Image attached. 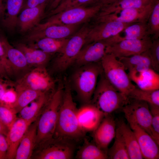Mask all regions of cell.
Listing matches in <instances>:
<instances>
[{
	"label": "cell",
	"mask_w": 159,
	"mask_h": 159,
	"mask_svg": "<svg viewBox=\"0 0 159 159\" xmlns=\"http://www.w3.org/2000/svg\"><path fill=\"white\" fill-rule=\"evenodd\" d=\"M156 2L144 8L123 9L103 15L96 16L93 19L94 23L108 21L125 23L147 22Z\"/></svg>",
	"instance_id": "30bf717a"
},
{
	"label": "cell",
	"mask_w": 159,
	"mask_h": 159,
	"mask_svg": "<svg viewBox=\"0 0 159 159\" xmlns=\"http://www.w3.org/2000/svg\"><path fill=\"white\" fill-rule=\"evenodd\" d=\"M51 95L49 96L47 93L42 94L31 102L29 106L27 105L21 110L19 112L20 117L32 122L34 121L43 110Z\"/></svg>",
	"instance_id": "f546056e"
},
{
	"label": "cell",
	"mask_w": 159,
	"mask_h": 159,
	"mask_svg": "<svg viewBox=\"0 0 159 159\" xmlns=\"http://www.w3.org/2000/svg\"><path fill=\"white\" fill-rule=\"evenodd\" d=\"M43 146L37 159H71L73 158L75 144L71 142L53 138Z\"/></svg>",
	"instance_id": "7c38bea8"
},
{
	"label": "cell",
	"mask_w": 159,
	"mask_h": 159,
	"mask_svg": "<svg viewBox=\"0 0 159 159\" xmlns=\"http://www.w3.org/2000/svg\"><path fill=\"white\" fill-rule=\"evenodd\" d=\"M24 0H6L4 5V13L2 24L6 28L13 30L17 26L18 15L23 4Z\"/></svg>",
	"instance_id": "f1b7e54d"
},
{
	"label": "cell",
	"mask_w": 159,
	"mask_h": 159,
	"mask_svg": "<svg viewBox=\"0 0 159 159\" xmlns=\"http://www.w3.org/2000/svg\"><path fill=\"white\" fill-rule=\"evenodd\" d=\"M8 147L6 136L0 134V159H6Z\"/></svg>",
	"instance_id": "7bdbcfd3"
},
{
	"label": "cell",
	"mask_w": 159,
	"mask_h": 159,
	"mask_svg": "<svg viewBox=\"0 0 159 159\" xmlns=\"http://www.w3.org/2000/svg\"><path fill=\"white\" fill-rule=\"evenodd\" d=\"M6 56L13 72L25 69L28 65L22 52L12 46L5 37H0Z\"/></svg>",
	"instance_id": "4316f807"
},
{
	"label": "cell",
	"mask_w": 159,
	"mask_h": 159,
	"mask_svg": "<svg viewBox=\"0 0 159 159\" xmlns=\"http://www.w3.org/2000/svg\"><path fill=\"white\" fill-rule=\"evenodd\" d=\"M115 140L112 147L108 149V158L130 159L125 144L117 130L116 129Z\"/></svg>",
	"instance_id": "e575fe53"
},
{
	"label": "cell",
	"mask_w": 159,
	"mask_h": 159,
	"mask_svg": "<svg viewBox=\"0 0 159 159\" xmlns=\"http://www.w3.org/2000/svg\"><path fill=\"white\" fill-rule=\"evenodd\" d=\"M116 129L124 141L130 159H143L135 135L130 126L122 120L118 122Z\"/></svg>",
	"instance_id": "603a6c76"
},
{
	"label": "cell",
	"mask_w": 159,
	"mask_h": 159,
	"mask_svg": "<svg viewBox=\"0 0 159 159\" xmlns=\"http://www.w3.org/2000/svg\"><path fill=\"white\" fill-rule=\"evenodd\" d=\"M77 68L72 77L75 90L82 102L84 104H90L98 77L103 71L100 62Z\"/></svg>",
	"instance_id": "277c9868"
},
{
	"label": "cell",
	"mask_w": 159,
	"mask_h": 159,
	"mask_svg": "<svg viewBox=\"0 0 159 159\" xmlns=\"http://www.w3.org/2000/svg\"><path fill=\"white\" fill-rule=\"evenodd\" d=\"M116 123L111 114L106 115L93 132L95 143L107 153L108 147L115 137Z\"/></svg>",
	"instance_id": "e0dca14e"
},
{
	"label": "cell",
	"mask_w": 159,
	"mask_h": 159,
	"mask_svg": "<svg viewBox=\"0 0 159 159\" xmlns=\"http://www.w3.org/2000/svg\"><path fill=\"white\" fill-rule=\"evenodd\" d=\"M148 49L140 54L117 59L122 64L126 70H127L129 72L153 69Z\"/></svg>",
	"instance_id": "d4e9b609"
},
{
	"label": "cell",
	"mask_w": 159,
	"mask_h": 159,
	"mask_svg": "<svg viewBox=\"0 0 159 159\" xmlns=\"http://www.w3.org/2000/svg\"><path fill=\"white\" fill-rule=\"evenodd\" d=\"M10 84L0 77V100Z\"/></svg>",
	"instance_id": "f6af8a7d"
},
{
	"label": "cell",
	"mask_w": 159,
	"mask_h": 159,
	"mask_svg": "<svg viewBox=\"0 0 159 159\" xmlns=\"http://www.w3.org/2000/svg\"><path fill=\"white\" fill-rule=\"evenodd\" d=\"M150 37L147 22H138L129 25L116 35L104 41L107 46L124 40L142 39Z\"/></svg>",
	"instance_id": "d6986e66"
},
{
	"label": "cell",
	"mask_w": 159,
	"mask_h": 159,
	"mask_svg": "<svg viewBox=\"0 0 159 159\" xmlns=\"http://www.w3.org/2000/svg\"><path fill=\"white\" fill-rule=\"evenodd\" d=\"M62 0H52L50 2V8L52 10L55 8Z\"/></svg>",
	"instance_id": "7dc6e473"
},
{
	"label": "cell",
	"mask_w": 159,
	"mask_h": 159,
	"mask_svg": "<svg viewBox=\"0 0 159 159\" xmlns=\"http://www.w3.org/2000/svg\"><path fill=\"white\" fill-rule=\"evenodd\" d=\"M9 130L8 127L0 119V134L6 136Z\"/></svg>",
	"instance_id": "bcb514c9"
},
{
	"label": "cell",
	"mask_w": 159,
	"mask_h": 159,
	"mask_svg": "<svg viewBox=\"0 0 159 159\" xmlns=\"http://www.w3.org/2000/svg\"><path fill=\"white\" fill-rule=\"evenodd\" d=\"M4 5V0H0V15L3 13Z\"/></svg>",
	"instance_id": "f907efd6"
},
{
	"label": "cell",
	"mask_w": 159,
	"mask_h": 159,
	"mask_svg": "<svg viewBox=\"0 0 159 159\" xmlns=\"http://www.w3.org/2000/svg\"><path fill=\"white\" fill-rule=\"evenodd\" d=\"M149 106L152 115L151 126L154 139L159 145V106Z\"/></svg>",
	"instance_id": "ab89813d"
},
{
	"label": "cell",
	"mask_w": 159,
	"mask_h": 159,
	"mask_svg": "<svg viewBox=\"0 0 159 159\" xmlns=\"http://www.w3.org/2000/svg\"><path fill=\"white\" fill-rule=\"evenodd\" d=\"M102 5L97 4L86 7L80 6L68 9L50 16L45 23L39 24L32 30L36 31L52 25H78L93 19Z\"/></svg>",
	"instance_id": "5b68a950"
},
{
	"label": "cell",
	"mask_w": 159,
	"mask_h": 159,
	"mask_svg": "<svg viewBox=\"0 0 159 159\" xmlns=\"http://www.w3.org/2000/svg\"><path fill=\"white\" fill-rule=\"evenodd\" d=\"M148 27L152 39L159 37V0H157L149 16Z\"/></svg>",
	"instance_id": "d590c367"
},
{
	"label": "cell",
	"mask_w": 159,
	"mask_h": 159,
	"mask_svg": "<svg viewBox=\"0 0 159 159\" xmlns=\"http://www.w3.org/2000/svg\"><path fill=\"white\" fill-rule=\"evenodd\" d=\"M100 63L107 80L118 91L128 97L135 87L121 62L114 55L106 53Z\"/></svg>",
	"instance_id": "8992f818"
},
{
	"label": "cell",
	"mask_w": 159,
	"mask_h": 159,
	"mask_svg": "<svg viewBox=\"0 0 159 159\" xmlns=\"http://www.w3.org/2000/svg\"><path fill=\"white\" fill-rule=\"evenodd\" d=\"M128 97L145 102L149 105L159 106V89L145 90L136 86L129 94Z\"/></svg>",
	"instance_id": "1f68e13d"
},
{
	"label": "cell",
	"mask_w": 159,
	"mask_h": 159,
	"mask_svg": "<svg viewBox=\"0 0 159 159\" xmlns=\"http://www.w3.org/2000/svg\"><path fill=\"white\" fill-rule=\"evenodd\" d=\"M64 86L61 84L52 94L38 119L36 143L42 145L52 139L54 135Z\"/></svg>",
	"instance_id": "7a4b0ae2"
},
{
	"label": "cell",
	"mask_w": 159,
	"mask_h": 159,
	"mask_svg": "<svg viewBox=\"0 0 159 159\" xmlns=\"http://www.w3.org/2000/svg\"><path fill=\"white\" fill-rule=\"evenodd\" d=\"M17 113L13 108L0 104V119L9 130L17 118Z\"/></svg>",
	"instance_id": "74e56055"
},
{
	"label": "cell",
	"mask_w": 159,
	"mask_h": 159,
	"mask_svg": "<svg viewBox=\"0 0 159 159\" xmlns=\"http://www.w3.org/2000/svg\"><path fill=\"white\" fill-rule=\"evenodd\" d=\"M152 42L151 37L142 39L123 40L107 46L106 53L112 54L117 58L130 56L148 50Z\"/></svg>",
	"instance_id": "8fae6325"
},
{
	"label": "cell",
	"mask_w": 159,
	"mask_h": 159,
	"mask_svg": "<svg viewBox=\"0 0 159 159\" xmlns=\"http://www.w3.org/2000/svg\"><path fill=\"white\" fill-rule=\"evenodd\" d=\"M47 3L22 10L18 16L17 22V26L21 32L30 31L39 24L44 14Z\"/></svg>",
	"instance_id": "44dd1931"
},
{
	"label": "cell",
	"mask_w": 159,
	"mask_h": 159,
	"mask_svg": "<svg viewBox=\"0 0 159 159\" xmlns=\"http://www.w3.org/2000/svg\"><path fill=\"white\" fill-rule=\"evenodd\" d=\"M153 69L159 71V38L152 39V44L148 49Z\"/></svg>",
	"instance_id": "f35d334b"
},
{
	"label": "cell",
	"mask_w": 159,
	"mask_h": 159,
	"mask_svg": "<svg viewBox=\"0 0 159 159\" xmlns=\"http://www.w3.org/2000/svg\"><path fill=\"white\" fill-rule=\"evenodd\" d=\"M49 0H26L23 4L21 10L37 6L45 3H47Z\"/></svg>",
	"instance_id": "ee69618b"
},
{
	"label": "cell",
	"mask_w": 159,
	"mask_h": 159,
	"mask_svg": "<svg viewBox=\"0 0 159 159\" xmlns=\"http://www.w3.org/2000/svg\"><path fill=\"white\" fill-rule=\"evenodd\" d=\"M54 82L44 66H38L18 80L15 84L16 91L25 89L47 93L54 88Z\"/></svg>",
	"instance_id": "9c48e42d"
},
{
	"label": "cell",
	"mask_w": 159,
	"mask_h": 159,
	"mask_svg": "<svg viewBox=\"0 0 159 159\" xmlns=\"http://www.w3.org/2000/svg\"><path fill=\"white\" fill-rule=\"evenodd\" d=\"M100 77L90 104L97 107L105 115L111 114L121 109L128 103L129 99L109 82L103 71Z\"/></svg>",
	"instance_id": "3957f363"
},
{
	"label": "cell",
	"mask_w": 159,
	"mask_h": 159,
	"mask_svg": "<svg viewBox=\"0 0 159 159\" xmlns=\"http://www.w3.org/2000/svg\"><path fill=\"white\" fill-rule=\"evenodd\" d=\"M52 1V0H49V1H50V2Z\"/></svg>",
	"instance_id": "f5cc1de1"
},
{
	"label": "cell",
	"mask_w": 159,
	"mask_h": 159,
	"mask_svg": "<svg viewBox=\"0 0 159 159\" xmlns=\"http://www.w3.org/2000/svg\"><path fill=\"white\" fill-rule=\"evenodd\" d=\"M84 142L77 152L75 158L78 159H106L108 158L107 153L95 143L85 138Z\"/></svg>",
	"instance_id": "4dcf8cb0"
},
{
	"label": "cell",
	"mask_w": 159,
	"mask_h": 159,
	"mask_svg": "<svg viewBox=\"0 0 159 159\" xmlns=\"http://www.w3.org/2000/svg\"><path fill=\"white\" fill-rule=\"evenodd\" d=\"M16 47L23 53L28 65L44 66L50 58L51 54L24 44H17Z\"/></svg>",
	"instance_id": "83f0119b"
},
{
	"label": "cell",
	"mask_w": 159,
	"mask_h": 159,
	"mask_svg": "<svg viewBox=\"0 0 159 159\" xmlns=\"http://www.w3.org/2000/svg\"><path fill=\"white\" fill-rule=\"evenodd\" d=\"M68 38L57 39L49 38H43L36 41V45L40 49L51 54L60 53L62 50Z\"/></svg>",
	"instance_id": "836d02e7"
},
{
	"label": "cell",
	"mask_w": 159,
	"mask_h": 159,
	"mask_svg": "<svg viewBox=\"0 0 159 159\" xmlns=\"http://www.w3.org/2000/svg\"><path fill=\"white\" fill-rule=\"evenodd\" d=\"M119 0H101L96 4H99L102 5L110 4Z\"/></svg>",
	"instance_id": "c3c4849f"
},
{
	"label": "cell",
	"mask_w": 159,
	"mask_h": 159,
	"mask_svg": "<svg viewBox=\"0 0 159 159\" xmlns=\"http://www.w3.org/2000/svg\"><path fill=\"white\" fill-rule=\"evenodd\" d=\"M128 75L137 87L145 90L159 89V75L152 69L140 72H132Z\"/></svg>",
	"instance_id": "cb8c5ba5"
},
{
	"label": "cell",
	"mask_w": 159,
	"mask_h": 159,
	"mask_svg": "<svg viewBox=\"0 0 159 159\" xmlns=\"http://www.w3.org/2000/svg\"><path fill=\"white\" fill-rule=\"evenodd\" d=\"M78 25H52L36 31H31L26 36L29 41H36L43 38L57 39L66 38L72 35L76 31Z\"/></svg>",
	"instance_id": "9a60e30c"
},
{
	"label": "cell",
	"mask_w": 159,
	"mask_h": 159,
	"mask_svg": "<svg viewBox=\"0 0 159 159\" xmlns=\"http://www.w3.org/2000/svg\"><path fill=\"white\" fill-rule=\"evenodd\" d=\"M90 26L85 25L73 34L62 51L55 59L54 70L61 72L66 70L73 63L80 51L86 44Z\"/></svg>",
	"instance_id": "52a82bcc"
},
{
	"label": "cell",
	"mask_w": 159,
	"mask_h": 159,
	"mask_svg": "<svg viewBox=\"0 0 159 159\" xmlns=\"http://www.w3.org/2000/svg\"><path fill=\"white\" fill-rule=\"evenodd\" d=\"M64 84L54 138L75 144L84 138L86 133L79 124L78 109L72 98L70 85L65 80Z\"/></svg>",
	"instance_id": "6da1fadb"
},
{
	"label": "cell",
	"mask_w": 159,
	"mask_h": 159,
	"mask_svg": "<svg viewBox=\"0 0 159 159\" xmlns=\"http://www.w3.org/2000/svg\"><path fill=\"white\" fill-rule=\"evenodd\" d=\"M132 23L115 21L94 23L93 26H90L85 44L93 42L107 39L116 35Z\"/></svg>",
	"instance_id": "4fadbf2b"
},
{
	"label": "cell",
	"mask_w": 159,
	"mask_h": 159,
	"mask_svg": "<svg viewBox=\"0 0 159 159\" xmlns=\"http://www.w3.org/2000/svg\"><path fill=\"white\" fill-rule=\"evenodd\" d=\"M93 0H62L49 14L51 16L63 11L77 7L84 6L87 4H92Z\"/></svg>",
	"instance_id": "8d00e7d4"
},
{
	"label": "cell",
	"mask_w": 159,
	"mask_h": 159,
	"mask_svg": "<svg viewBox=\"0 0 159 159\" xmlns=\"http://www.w3.org/2000/svg\"><path fill=\"white\" fill-rule=\"evenodd\" d=\"M7 75L2 67L0 64V77L7 78Z\"/></svg>",
	"instance_id": "681fc988"
},
{
	"label": "cell",
	"mask_w": 159,
	"mask_h": 159,
	"mask_svg": "<svg viewBox=\"0 0 159 159\" xmlns=\"http://www.w3.org/2000/svg\"><path fill=\"white\" fill-rule=\"evenodd\" d=\"M38 119L30 125L24 135L16 150L15 159L31 158L36 143Z\"/></svg>",
	"instance_id": "7402d4cb"
},
{
	"label": "cell",
	"mask_w": 159,
	"mask_h": 159,
	"mask_svg": "<svg viewBox=\"0 0 159 159\" xmlns=\"http://www.w3.org/2000/svg\"><path fill=\"white\" fill-rule=\"evenodd\" d=\"M107 46L104 40L93 42L85 45L73 64L77 67L88 64L100 62L106 54Z\"/></svg>",
	"instance_id": "5bb4252c"
},
{
	"label": "cell",
	"mask_w": 159,
	"mask_h": 159,
	"mask_svg": "<svg viewBox=\"0 0 159 159\" xmlns=\"http://www.w3.org/2000/svg\"><path fill=\"white\" fill-rule=\"evenodd\" d=\"M136 136L143 158H159V145L145 130L136 124L128 123Z\"/></svg>",
	"instance_id": "ac0fdd59"
},
{
	"label": "cell",
	"mask_w": 159,
	"mask_h": 159,
	"mask_svg": "<svg viewBox=\"0 0 159 159\" xmlns=\"http://www.w3.org/2000/svg\"><path fill=\"white\" fill-rule=\"evenodd\" d=\"M157 0H119L110 4L102 5L99 12L96 16L103 15L123 9L144 8L155 3Z\"/></svg>",
	"instance_id": "484cf974"
},
{
	"label": "cell",
	"mask_w": 159,
	"mask_h": 159,
	"mask_svg": "<svg viewBox=\"0 0 159 159\" xmlns=\"http://www.w3.org/2000/svg\"><path fill=\"white\" fill-rule=\"evenodd\" d=\"M121 110L128 123L136 124L154 139L151 126L152 115L148 103L129 99V102Z\"/></svg>",
	"instance_id": "ba28073f"
},
{
	"label": "cell",
	"mask_w": 159,
	"mask_h": 159,
	"mask_svg": "<svg viewBox=\"0 0 159 159\" xmlns=\"http://www.w3.org/2000/svg\"><path fill=\"white\" fill-rule=\"evenodd\" d=\"M105 114L94 105L84 104L77 112V118L81 129L85 133L94 131L105 116Z\"/></svg>",
	"instance_id": "2e32d148"
},
{
	"label": "cell",
	"mask_w": 159,
	"mask_h": 159,
	"mask_svg": "<svg viewBox=\"0 0 159 159\" xmlns=\"http://www.w3.org/2000/svg\"><path fill=\"white\" fill-rule=\"evenodd\" d=\"M17 96V92L15 89L12 88H7L0 100V104L13 108Z\"/></svg>",
	"instance_id": "60d3db41"
},
{
	"label": "cell",
	"mask_w": 159,
	"mask_h": 159,
	"mask_svg": "<svg viewBox=\"0 0 159 159\" xmlns=\"http://www.w3.org/2000/svg\"><path fill=\"white\" fill-rule=\"evenodd\" d=\"M33 122L20 117L17 119L11 127L6 136L8 147L6 159L14 158L16 150L20 141L28 128Z\"/></svg>",
	"instance_id": "ffe728a7"
},
{
	"label": "cell",
	"mask_w": 159,
	"mask_h": 159,
	"mask_svg": "<svg viewBox=\"0 0 159 159\" xmlns=\"http://www.w3.org/2000/svg\"><path fill=\"white\" fill-rule=\"evenodd\" d=\"M16 91L17 98L12 107L14 108L17 113H19L23 108L37 99L42 94L47 93L28 89Z\"/></svg>",
	"instance_id": "d6a6232c"
},
{
	"label": "cell",
	"mask_w": 159,
	"mask_h": 159,
	"mask_svg": "<svg viewBox=\"0 0 159 159\" xmlns=\"http://www.w3.org/2000/svg\"><path fill=\"white\" fill-rule=\"evenodd\" d=\"M101 0H93L92 4H96Z\"/></svg>",
	"instance_id": "816d5d0a"
},
{
	"label": "cell",
	"mask_w": 159,
	"mask_h": 159,
	"mask_svg": "<svg viewBox=\"0 0 159 159\" xmlns=\"http://www.w3.org/2000/svg\"><path fill=\"white\" fill-rule=\"evenodd\" d=\"M0 64L7 75H11L13 71L6 56L0 37Z\"/></svg>",
	"instance_id": "b9f144b4"
}]
</instances>
